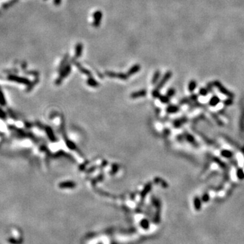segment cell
I'll return each mask as SVG.
<instances>
[{"mask_svg": "<svg viewBox=\"0 0 244 244\" xmlns=\"http://www.w3.org/2000/svg\"><path fill=\"white\" fill-rule=\"evenodd\" d=\"M81 52H82V46L81 44H79V45H77V49H76V56L79 57L81 55Z\"/></svg>", "mask_w": 244, "mask_h": 244, "instance_id": "9c48e42d", "label": "cell"}, {"mask_svg": "<svg viewBox=\"0 0 244 244\" xmlns=\"http://www.w3.org/2000/svg\"><path fill=\"white\" fill-rule=\"evenodd\" d=\"M174 92H175V90H174V89H172V88L170 89V90L168 91V97L173 96V95L174 94Z\"/></svg>", "mask_w": 244, "mask_h": 244, "instance_id": "ac0fdd59", "label": "cell"}, {"mask_svg": "<svg viewBox=\"0 0 244 244\" xmlns=\"http://www.w3.org/2000/svg\"><path fill=\"white\" fill-rule=\"evenodd\" d=\"M178 110V108L176 107H174V106H171V107H168L167 109V111H168L169 113H175Z\"/></svg>", "mask_w": 244, "mask_h": 244, "instance_id": "7c38bea8", "label": "cell"}, {"mask_svg": "<svg viewBox=\"0 0 244 244\" xmlns=\"http://www.w3.org/2000/svg\"><path fill=\"white\" fill-rule=\"evenodd\" d=\"M196 87H197V83L195 81H193H193H191L189 83V90L190 92L194 91Z\"/></svg>", "mask_w": 244, "mask_h": 244, "instance_id": "52a82bcc", "label": "cell"}, {"mask_svg": "<svg viewBox=\"0 0 244 244\" xmlns=\"http://www.w3.org/2000/svg\"><path fill=\"white\" fill-rule=\"evenodd\" d=\"M194 206H195V207L197 210H199L201 208V202L200 199L198 197H195V199H194Z\"/></svg>", "mask_w": 244, "mask_h": 244, "instance_id": "8992f818", "label": "cell"}, {"mask_svg": "<svg viewBox=\"0 0 244 244\" xmlns=\"http://www.w3.org/2000/svg\"><path fill=\"white\" fill-rule=\"evenodd\" d=\"M0 104H1L2 105H4L5 104V99H4V94H3L1 89H0Z\"/></svg>", "mask_w": 244, "mask_h": 244, "instance_id": "8fae6325", "label": "cell"}, {"mask_svg": "<svg viewBox=\"0 0 244 244\" xmlns=\"http://www.w3.org/2000/svg\"><path fill=\"white\" fill-rule=\"evenodd\" d=\"M146 92L145 91H141L138 92V93H135L132 94V97H137V96H144L145 95Z\"/></svg>", "mask_w": 244, "mask_h": 244, "instance_id": "2e32d148", "label": "cell"}, {"mask_svg": "<svg viewBox=\"0 0 244 244\" xmlns=\"http://www.w3.org/2000/svg\"><path fill=\"white\" fill-rule=\"evenodd\" d=\"M161 100H162V102H168L169 101V99L168 98V97L163 96L161 98Z\"/></svg>", "mask_w": 244, "mask_h": 244, "instance_id": "7402d4cb", "label": "cell"}, {"mask_svg": "<svg viewBox=\"0 0 244 244\" xmlns=\"http://www.w3.org/2000/svg\"><path fill=\"white\" fill-rule=\"evenodd\" d=\"M101 18H102V14L100 12H96L94 14V25L95 26H97V25H99V23L100 22V20H101Z\"/></svg>", "mask_w": 244, "mask_h": 244, "instance_id": "277c9868", "label": "cell"}, {"mask_svg": "<svg viewBox=\"0 0 244 244\" xmlns=\"http://www.w3.org/2000/svg\"><path fill=\"white\" fill-rule=\"evenodd\" d=\"M75 186V184L71 182H68V183H64L60 184L61 187H73Z\"/></svg>", "mask_w": 244, "mask_h": 244, "instance_id": "30bf717a", "label": "cell"}, {"mask_svg": "<svg viewBox=\"0 0 244 244\" xmlns=\"http://www.w3.org/2000/svg\"><path fill=\"white\" fill-rule=\"evenodd\" d=\"M237 176H238V178H240V179H242V178H243L244 173H243V170H241V169H239V170H237Z\"/></svg>", "mask_w": 244, "mask_h": 244, "instance_id": "5bb4252c", "label": "cell"}, {"mask_svg": "<svg viewBox=\"0 0 244 244\" xmlns=\"http://www.w3.org/2000/svg\"><path fill=\"white\" fill-rule=\"evenodd\" d=\"M186 138H187V140L189 141V142H195L194 138H193L191 135H188Z\"/></svg>", "mask_w": 244, "mask_h": 244, "instance_id": "44dd1931", "label": "cell"}, {"mask_svg": "<svg viewBox=\"0 0 244 244\" xmlns=\"http://www.w3.org/2000/svg\"><path fill=\"white\" fill-rule=\"evenodd\" d=\"M208 93V90L206 88H201L199 90V94L202 96H206Z\"/></svg>", "mask_w": 244, "mask_h": 244, "instance_id": "9a60e30c", "label": "cell"}, {"mask_svg": "<svg viewBox=\"0 0 244 244\" xmlns=\"http://www.w3.org/2000/svg\"><path fill=\"white\" fill-rule=\"evenodd\" d=\"M220 102V99L218 96H213L212 99L210 100L209 102V104L210 106H212V107H214V106L217 105Z\"/></svg>", "mask_w": 244, "mask_h": 244, "instance_id": "5b68a950", "label": "cell"}, {"mask_svg": "<svg viewBox=\"0 0 244 244\" xmlns=\"http://www.w3.org/2000/svg\"><path fill=\"white\" fill-rule=\"evenodd\" d=\"M172 72H170V71H168V72L166 73L165 74V75L163 76V79H162V80H161V81L159 83V84H158V86H157V87L156 90H159L160 88H162V87H163V86L165 85V83L167 82L168 80H169V79H170V77H172Z\"/></svg>", "mask_w": 244, "mask_h": 244, "instance_id": "7a4b0ae2", "label": "cell"}, {"mask_svg": "<svg viewBox=\"0 0 244 244\" xmlns=\"http://www.w3.org/2000/svg\"><path fill=\"white\" fill-rule=\"evenodd\" d=\"M9 79L12 80V81H16V82L21 83H25V84H27L29 83V80L28 79L23 78V77H20L18 76L15 75H10L9 76Z\"/></svg>", "mask_w": 244, "mask_h": 244, "instance_id": "3957f363", "label": "cell"}, {"mask_svg": "<svg viewBox=\"0 0 244 244\" xmlns=\"http://www.w3.org/2000/svg\"><path fill=\"white\" fill-rule=\"evenodd\" d=\"M159 76H160V73L159 72V71H157V72L155 73V74L154 77H153V83H155L157 81V80H158Z\"/></svg>", "mask_w": 244, "mask_h": 244, "instance_id": "4fadbf2b", "label": "cell"}, {"mask_svg": "<svg viewBox=\"0 0 244 244\" xmlns=\"http://www.w3.org/2000/svg\"><path fill=\"white\" fill-rule=\"evenodd\" d=\"M202 199H203V201H204V202L208 201V200H209V195H208V194H206H206H204Z\"/></svg>", "mask_w": 244, "mask_h": 244, "instance_id": "ffe728a7", "label": "cell"}, {"mask_svg": "<svg viewBox=\"0 0 244 244\" xmlns=\"http://www.w3.org/2000/svg\"><path fill=\"white\" fill-rule=\"evenodd\" d=\"M60 2V0H55V3L56 4H58Z\"/></svg>", "mask_w": 244, "mask_h": 244, "instance_id": "603a6c76", "label": "cell"}, {"mask_svg": "<svg viewBox=\"0 0 244 244\" xmlns=\"http://www.w3.org/2000/svg\"><path fill=\"white\" fill-rule=\"evenodd\" d=\"M138 69H139L138 66H134V67H132V70L130 71V73L132 74V73H136V72H137L138 71Z\"/></svg>", "mask_w": 244, "mask_h": 244, "instance_id": "e0dca14e", "label": "cell"}, {"mask_svg": "<svg viewBox=\"0 0 244 244\" xmlns=\"http://www.w3.org/2000/svg\"><path fill=\"white\" fill-rule=\"evenodd\" d=\"M225 104L227 106H229V105H231V104H233V100H232V99L229 98L228 99H227V100H225Z\"/></svg>", "mask_w": 244, "mask_h": 244, "instance_id": "d6986e66", "label": "cell"}, {"mask_svg": "<svg viewBox=\"0 0 244 244\" xmlns=\"http://www.w3.org/2000/svg\"><path fill=\"white\" fill-rule=\"evenodd\" d=\"M213 84H214V86H215L216 88H218V90H219L222 94H223L225 95V96H228V98L233 99V98L234 97L233 94L232 93V92H231L230 91H228L227 89H226V88H225V87L221 84V83L220 82V81H215L214 83H213Z\"/></svg>", "mask_w": 244, "mask_h": 244, "instance_id": "6da1fadb", "label": "cell"}, {"mask_svg": "<svg viewBox=\"0 0 244 244\" xmlns=\"http://www.w3.org/2000/svg\"><path fill=\"white\" fill-rule=\"evenodd\" d=\"M221 155L223 157H225L226 158H230L233 156V153L227 150H224V151H221Z\"/></svg>", "mask_w": 244, "mask_h": 244, "instance_id": "ba28073f", "label": "cell"}]
</instances>
